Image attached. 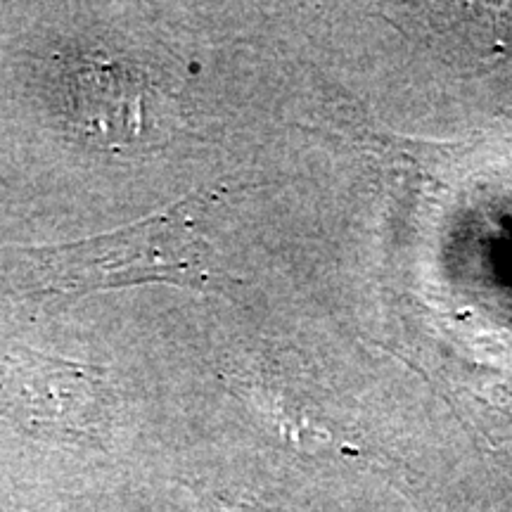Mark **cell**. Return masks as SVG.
I'll list each match as a JSON object with an SVG mask.
<instances>
[{
    "label": "cell",
    "instance_id": "cell-1",
    "mask_svg": "<svg viewBox=\"0 0 512 512\" xmlns=\"http://www.w3.org/2000/svg\"><path fill=\"white\" fill-rule=\"evenodd\" d=\"M181 209L176 207L105 238L36 252L34 273L46 290L60 294H81L138 280H178L181 275L190 283L202 275L197 268L200 252L190 216Z\"/></svg>",
    "mask_w": 512,
    "mask_h": 512
}]
</instances>
